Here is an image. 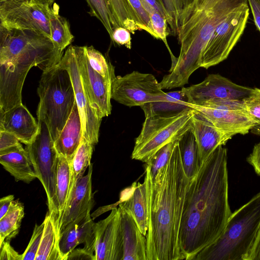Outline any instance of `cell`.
<instances>
[{"instance_id":"1","label":"cell","mask_w":260,"mask_h":260,"mask_svg":"<svg viewBox=\"0 0 260 260\" xmlns=\"http://www.w3.org/2000/svg\"><path fill=\"white\" fill-rule=\"evenodd\" d=\"M232 213L227 149L219 146L203 162L186 193L179 232L185 260H193L219 236Z\"/></svg>"},{"instance_id":"2","label":"cell","mask_w":260,"mask_h":260,"mask_svg":"<svg viewBox=\"0 0 260 260\" xmlns=\"http://www.w3.org/2000/svg\"><path fill=\"white\" fill-rule=\"evenodd\" d=\"M147 260H182L179 232L190 180L182 164L178 140L168 163L151 178L146 166Z\"/></svg>"},{"instance_id":"3","label":"cell","mask_w":260,"mask_h":260,"mask_svg":"<svg viewBox=\"0 0 260 260\" xmlns=\"http://www.w3.org/2000/svg\"><path fill=\"white\" fill-rule=\"evenodd\" d=\"M51 39L37 31L0 26V112L22 103L30 69L43 72L56 66L63 54Z\"/></svg>"},{"instance_id":"4","label":"cell","mask_w":260,"mask_h":260,"mask_svg":"<svg viewBox=\"0 0 260 260\" xmlns=\"http://www.w3.org/2000/svg\"><path fill=\"white\" fill-rule=\"evenodd\" d=\"M181 12L177 37L179 56L168 74L174 83L183 86L201 67L202 52L214 29L228 16L248 6L247 0H179Z\"/></svg>"},{"instance_id":"5","label":"cell","mask_w":260,"mask_h":260,"mask_svg":"<svg viewBox=\"0 0 260 260\" xmlns=\"http://www.w3.org/2000/svg\"><path fill=\"white\" fill-rule=\"evenodd\" d=\"M260 226V191L229 218L219 236L193 260H243Z\"/></svg>"},{"instance_id":"6","label":"cell","mask_w":260,"mask_h":260,"mask_svg":"<svg viewBox=\"0 0 260 260\" xmlns=\"http://www.w3.org/2000/svg\"><path fill=\"white\" fill-rule=\"evenodd\" d=\"M37 92V112L44 117L54 142L65 125L76 102L68 71L58 64L42 74Z\"/></svg>"},{"instance_id":"7","label":"cell","mask_w":260,"mask_h":260,"mask_svg":"<svg viewBox=\"0 0 260 260\" xmlns=\"http://www.w3.org/2000/svg\"><path fill=\"white\" fill-rule=\"evenodd\" d=\"M194 112L191 108L173 116L145 117L136 139L132 158L146 163L162 147L178 140L192 127Z\"/></svg>"},{"instance_id":"8","label":"cell","mask_w":260,"mask_h":260,"mask_svg":"<svg viewBox=\"0 0 260 260\" xmlns=\"http://www.w3.org/2000/svg\"><path fill=\"white\" fill-rule=\"evenodd\" d=\"M38 132L25 149L33 164L38 179L46 192L48 209L55 194V169L58 153L42 115L37 112Z\"/></svg>"},{"instance_id":"9","label":"cell","mask_w":260,"mask_h":260,"mask_svg":"<svg viewBox=\"0 0 260 260\" xmlns=\"http://www.w3.org/2000/svg\"><path fill=\"white\" fill-rule=\"evenodd\" d=\"M249 15L246 7L230 14L213 31L202 53L201 67L206 69L227 58L240 40Z\"/></svg>"},{"instance_id":"10","label":"cell","mask_w":260,"mask_h":260,"mask_svg":"<svg viewBox=\"0 0 260 260\" xmlns=\"http://www.w3.org/2000/svg\"><path fill=\"white\" fill-rule=\"evenodd\" d=\"M165 94L151 74L133 71L115 76L112 82V99L129 107L158 101Z\"/></svg>"},{"instance_id":"11","label":"cell","mask_w":260,"mask_h":260,"mask_svg":"<svg viewBox=\"0 0 260 260\" xmlns=\"http://www.w3.org/2000/svg\"><path fill=\"white\" fill-rule=\"evenodd\" d=\"M69 72L74 89L76 102L81 118L82 136L92 145L99 141L102 118L91 106L79 70L76 46L70 45L58 64Z\"/></svg>"},{"instance_id":"12","label":"cell","mask_w":260,"mask_h":260,"mask_svg":"<svg viewBox=\"0 0 260 260\" xmlns=\"http://www.w3.org/2000/svg\"><path fill=\"white\" fill-rule=\"evenodd\" d=\"M76 48L80 74L91 106L102 118L108 116L112 110V82L116 76L114 67L108 76L103 77L90 65L86 47L76 46Z\"/></svg>"},{"instance_id":"13","label":"cell","mask_w":260,"mask_h":260,"mask_svg":"<svg viewBox=\"0 0 260 260\" xmlns=\"http://www.w3.org/2000/svg\"><path fill=\"white\" fill-rule=\"evenodd\" d=\"M50 8L30 2L0 5V25L6 28L36 30L51 39Z\"/></svg>"},{"instance_id":"14","label":"cell","mask_w":260,"mask_h":260,"mask_svg":"<svg viewBox=\"0 0 260 260\" xmlns=\"http://www.w3.org/2000/svg\"><path fill=\"white\" fill-rule=\"evenodd\" d=\"M181 90L189 104L200 105L211 100H243L252 88L238 85L219 74H210L201 83Z\"/></svg>"},{"instance_id":"15","label":"cell","mask_w":260,"mask_h":260,"mask_svg":"<svg viewBox=\"0 0 260 260\" xmlns=\"http://www.w3.org/2000/svg\"><path fill=\"white\" fill-rule=\"evenodd\" d=\"M95 260H122V240L118 208L112 209L105 219L95 223Z\"/></svg>"},{"instance_id":"16","label":"cell","mask_w":260,"mask_h":260,"mask_svg":"<svg viewBox=\"0 0 260 260\" xmlns=\"http://www.w3.org/2000/svg\"><path fill=\"white\" fill-rule=\"evenodd\" d=\"M89 209L68 224L59 233L58 246L62 260L81 244L89 252H95V222L91 218Z\"/></svg>"},{"instance_id":"17","label":"cell","mask_w":260,"mask_h":260,"mask_svg":"<svg viewBox=\"0 0 260 260\" xmlns=\"http://www.w3.org/2000/svg\"><path fill=\"white\" fill-rule=\"evenodd\" d=\"M191 105L200 114L217 128L235 136L245 135L253 127L254 122L245 111H229Z\"/></svg>"},{"instance_id":"18","label":"cell","mask_w":260,"mask_h":260,"mask_svg":"<svg viewBox=\"0 0 260 260\" xmlns=\"http://www.w3.org/2000/svg\"><path fill=\"white\" fill-rule=\"evenodd\" d=\"M92 173V164H91L89 167L87 174L77 182L72 190L65 210L59 222L58 236L60 232L68 224L89 209H91L93 206Z\"/></svg>"},{"instance_id":"19","label":"cell","mask_w":260,"mask_h":260,"mask_svg":"<svg viewBox=\"0 0 260 260\" xmlns=\"http://www.w3.org/2000/svg\"><path fill=\"white\" fill-rule=\"evenodd\" d=\"M0 131L13 134L20 142L27 145L37 134L38 123L21 103L0 112Z\"/></svg>"},{"instance_id":"20","label":"cell","mask_w":260,"mask_h":260,"mask_svg":"<svg viewBox=\"0 0 260 260\" xmlns=\"http://www.w3.org/2000/svg\"><path fill=\"white\" fill-rule=\"evenodd\" d=\"M121 231L122 240V260H147V239L131 213L120 203Z\"/></svg>"},{"instance_id":"21","label":"cell","mask_w":260,"mask_h":260,"mask_svg":"<svg viewBox=\"0 0 260 260\" xmlns=\"http://www.w3.org/2000/svg\"><path fill=\"white\" fill-rule=\"evenodd\" d=\"M192 128L202 162L218 146L225 145L233 137L215 127L196 110L192 117Z\"/></svg>"},{"instance_id":"22","label":"cell","mask_w":260,"mask_h":260,"mask_svg":"<svg viewBox=\"0 0 260 260\" xmlns=\"http://www.w3.org/2000/svg\"><path fill=\"white\" fill-rule=\"evenodd\" d=\"M71 163L64 157L58 154L55 169V194L48 211L53 217L58 236L59 222L70 196Z\"/></svg>"},{"instance_id":"23","label":"cell","mask_w":260,"mask_h":260,"mask_svg":"<svg viewBox=\"0 0 260 260\" xmlns=\"http://www.w3.org/2000/svg\"><path fill=\"white\" fill-rule=\"evenodd\" d=\"M0 163L16 181L29 183L37 178L28 153L21 144L1 151Z\"/></svg>"},{"instance_id":"24","label":"cell","mask_w":260,"mask_h":260,"mask_svg":"<svg viewBox=\"0 0 260 260\" xmlns=\"http://www.w3.org/2000/svg\"><path fill=\"white\" fill-rule=\"evenodd\" d=\"M82 137L80 116L75 102L65 125L54 142V147L58 154L72 162Z\"/></svg>"},{"instance_id":"25","label":"cell","mask_w":260,"mask_h":260,"mask_svg":"<svg viewBox=\"0 0 260 260\" xmlns=\"http://www.w3.org/2000/svg\"><path fill=\"white\" fill-rule=\"evenodd\" d=\"M140 107L145 117L173 116L192 108L182 90L166 92L161 99L145 104Z\"/></svg>"},{"instance_id":"26","label":"cell","mask_w":260,"mask_h":260,"mask_svg":"<svg viewBox=\"0 0 260 260\" xmlns=\"http://www.w3.org/2000/svg\"><path fill=\"white\" fill-rule=\"evenodd\" d=\"M131 213L140 231L146 236L148 230V208L146 182H134L128 189L127 197L120 202Z\"/></svg>"},{"instance_id":"27","label":"cell","mask_w":260,"mask_h":260,"mask_svg":"<svg viewBox=\"0 0 260 260\" xmlns=\"http://www.w3.org/2000/svg\"><path fill=\"white\" fill-rule=\"evenodd\" d=\"M178 144L184 173L191 180L196 177L203 163L192 127L179 138Z\"/></svg>"},{"instance_id":"28","label":"cell","mask_w":260,"mask_h":260,"mask_svg":"<svg viewBox=\"0 0 260 260\" xmlns=\"http://www.w3.org/2000/svg\"><path fill=\"white\" fill-rule=\"evenodd\" d=\"M40 245L35 260H62L58 246V236L53 217L47 212Z\"/></svg>"},{"instance_id":"29","label":"cell","mask_w":260,"mask_h":260,"mask_svg":"<svg viewBox=\"0 0 260 260\" xmlns=\"http://www.w3.org/2000/svg\"><path fill=\"white\" fill-rule=\"evenodd\" d=\"M51 39L55 48L61 52L73 41L69 22L58 14V7L55 5L49 9Z\"/></svg>"},{"instance_id":"30","label":"cell","mask_w":260,"mask_h":260,"mask_svg":"<svg viewBox=\"0 0 260 260\" xmlns=\"http://www.w3.org/2000/svg\"><path fill=\"white\" fill-rule=\"evenodd\" d=\"M24 209L18 200H13L7 212L0 218V246L18 234L24 215Z\"/></svg>"},{"instance_id":"31","label":"cell","mask_w":260,"mask_h":260,"mask_svg":"<svg viewBox=\"0 0 260 260\" xmlns=\"http://www.w3.org/2000/svg\"><path fill=\"white\" fill-rule=\"evenodd\" d=\"M93 147V145L82 137L80 145L71 163L70 196L77 182L84 176L87 168L91 164V159Z\"/></svg>"},{"instance_id":"32","label":"cell","mask_w":260,"mask_h":260,"mask_svg":"<svg viewBox=\"0 0 260 260\" xmlns=\"http://www.w3.org/2000/svg\"><path fill=\"white\" fill-rule=\"evenodd\" d=\"M111 12L119 26L126 28L134 34L142 30L127 0H107Z\"/></svg>"},{"instance_id":"33","label":"cell","mask_w":260,"mask_h":260,"mask_svg":"<svg viewBox=\"0 0 260 260\" xmlns=\"http://www.w3.org/2000/svg\"><path fill=\"white\" fill-rule=\"evenodd\" d=\"M91 14L98 18L112 39L113 30L119 27L111 12L107 0H86Z\"/></svg>"},{"instance_id":"34","label":"cell","mask_w":260,"mask_h":260,"mask_svg":"<svg viewBox=\"0 0 260 260\" xmlns=\"http://www.w3.org/2000/svg\"><path fill=\"white\" fill-rule=\"evenodd\" d=\"M246 112L254 122L251 133L260 136V89L252 88L251 93L243 99Z\"/></svg>"},{"instance_id":"35","label":"cell","mask_w":260,"mask_h":260,"mask_svg":"<svg viewBox=\"0 0 260 260\" xmlns=\"http://www.w3.org/2000/svg\"><path fill=\"white\" fill-rule=\"evenodd\" d=\"M177 141L170 142L162 147L145 163L149 168L151 178H154L168 163Z\"/></svg>"},{"instance_id":"36","label":"cell","mask_w":260,"mask_h":260,"mask_svg":"<svg viewBox=\"0 0 260 260\" xmlns=\"http://www.w3.org/2000/svg\"><path fill=\"white\" fill-rule=\"evenodd\" d=\"M142 5L149 14L151 26L156 39L161 40L169 49L167 42V21L165 17L153 8L142 2ZM170 50V49H169Z\"/></svg>"},{"instance_id":"37","label":"cell","mask_w":260,"mask_h":260,"mask_svg":"<svg viewBox=\"0 0 260 260\" xmlns=\"http://www.w3.org/2000/svg\"><path fill=\"white\" fill-rule=\"evenodd\" d=\"M86 55L92 68L103 77L108 76L114 66L92 46H85Z\"/></svg>"},{"instance_id":"38","label":"cell","mask_w":260,"mask_h":260,"mask_svg":"<svg viewBox=\"0 0 260 260\" xmlns=\"http://www.w3.org/2000/svg\"><path fill=\"white\" fill-rule=\"evenodd\" d=\"M133 13L140 24L142 30L146 31L152 37L156 38L152 29L148 13L143 7L141 0H127Z\"/></svg>"},{"instance_id":"39","label":"cell","mask_w":260,"mask_h":260,"mask_svg":"<svg viewBox=\"0 0 260 260\" xmlns=\"http://www.w3.org/2000/svg\"><path fill=\"white\" fill-rule=\"evenodd\" d=\"M165 8L169 17L168 26L172 34L177 35L178 22L181 12L179 0H159Z\"/></svg>"},{"instance_id":"40","label":"cell","mask_w":260,"mask_h":260,"mask_svg":"<svg viewBox=\"0 0 260 260\" xmlns=\"http://www.w3.org/2000/svg\"><path fill=\"white\" fill-rule=\"evenodd\" d=\"M45 223L35 224L30 241L23 255V260H35L42 238Z\"/></svg>"},{"instance_id":"41","label":"cell","mask_w":260,"mask_h":260,"mask_svg":"<svg viewBox=\"0 0 260 260\" xmlns=\"http://www.w3.org/2000/svg\"><path fill=\"white\" fill-rule=\"evenodd\" d=\"M200 106L229 111H246L243 100L225 99L208 101Z\"/></svg>"},{"instance_id":"42","label":"cell","mask_w":260,"mask_h":260,"mask_svg":"<svg viewBox=\"0 0 260 260\" xmlns=\"http://www.w3.org/2000/svg\"><path fill=\"white\" fill-rule=\"evenodd\" d=\"M112 41L119 45H123L128 49L132 47V38L130 32L126 28L119 26L113 30Z\"/></svg>"},{"instance_id":"43","label":"cell","mask_w":260,"mask_h":260,"mask_svg":"<svg viewBox=\"0 0 260 260\" xmlns=\"http://www.w3.org/2000/svg\"><path fill=\"white\" fill-rule=\"evenodd\" d=\"M0 247V260H23L22 254L16 252L10 244V241H4Z\"/></svg>"},{"instance_id":"44","label":"cell","mask_w":260,"mask_h":260,"mask_svg":"<svg viewBox=\"0 0 260 260\" xmlns=\"http://www.w3.org/2000/svg\"><path fill=\"white\" fill-rule=\"evenodd\" d=\"M20 144V141L13 134L5 131H0V151Z\"/></svg>"},{"instance_id":"45","label":"cell","mask_w":260,"mask_h":260,"mask_svg":"<svg viewBox=\"0 0 260 260\" xmlns=\"http://www.w3.org/2000/svg\"><path fill=\"white\" fill-rule=\"evenodd\" d=\"M243 260H260V226L250 249Z\"/></svg>"},{"instance_id":"46","label":"cell","mask_w":260,"mask_h":260,"mask_svg":"<svg viewBox=\"0 0 260 260\" xmlns=\"http://www.w3.org/2000/svg\"><path fill=\"white\" fill-rule=\"evenodd\" d=\"M246 160L253 168L255 173L260 176V142L254 146Z\"/></svg>"},{"instance_id":"47","label":"cell","mask_w":260,"mask_h":260,"mask_svg":"<svg viewBox=\"0 0 260 260\" xmlns=\"http://www.w3.org/2000/svg\"><path fill=\"white\" fill-rule=\"evenodd\" d=\"M69 259H92L95 260L94 254L92 253L84 248L74 249L68 255Z\"/></svg>"},{"instance_id":"48","label":"cell","mask_w":260,"mask_h":260,"mask_svg":"<svg viewBox=\"0 0 260 260\" xmlns=\"http://www.w3.org/2000/svg\"><path fill=\"white\" fill-rule=\"evenodd\" d=\"M255 25L260 32V0H247Z\"/></svg>"},{"instance_id":"49","label":"cell","mask_w":260,"mask_h":260,"mask_svg":"<svg viewBox=\"0 0 260 260\" xmlns=\"http://www.w3.org/2000/svg\"><path fill=\"white\" fill-rule=\"evenodd\" d=\"M14 199V197L12 194L4 197L1 199L0 218H2L7 212Z\"/></svg>"},{"instance_id":"50","label":"cell","mask_w":260,"mask_h":260,"mask_svg":"<svg viewBox=\"0 0 260 260\" xmlns=\"http://www.w3.org/2000/svg\"><path fill=\"white\" fill-rule=\"evenodd\" d=\"M142 2L147 4L153 8L155 10L160 13L168 21L169 17L168 14L159 0H141Z\"/></svg>"},{"instance_id":"51","label":"cell","mask_w":260,"mask_h":260,"mask_svg":"<svg viewBox=\"0 0 260 260\" xmlns=\"http://www.w3.org/2000/svg\"><path fill=\"white\" fill-rule=\"evenodd\" d=\"M54 1L55 0H30V2L46 7H51Z\"/></svg>"},{"instance_id":"52","label":"cell","mask_w":260,"mask_h":260,"mask_svg":"<svg viewBox=\"0 0 260 260\" xmlns=\"http://www.w3.org/2000/svg\"><path fill=\"white\" fill-rule=\"evenodd\" d=\"M30 0H0V5L29 2Z\"/></svg>"}]
</instances>
